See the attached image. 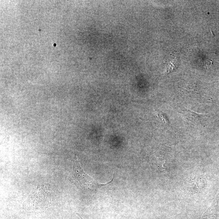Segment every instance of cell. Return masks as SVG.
Segmentation results:
<instances>
[{
    "instance_id": "obj_3",
    "label": "cell",
    "mask_w": 219,
    "mask_h": 219,
    "mask_svg": "<svg viewBox=\"0 0 219 219\" xmlns=\"http://www.w3.org/2000/svg\"><path fill=\"white\" fill-rule=\"evenodd\" d=\"M219 200V191L218 194L213 201L201 219H217V209Z\"/></svg>"
},
{
    "instance_id": "obj_4",
    "label": "cell",
    "mask_w": 219,
    "mask_h": 219,
    "mask_svg": "<svg viewBox=\"0 0 219 219\" xmlns=\"http://www.w3.org/2000/svg\"><path fill=\"white\" fill-rule=\"evenodd\" d=\"M77 219H83L82 217H81V216H80L79 214H78V213H77Z\"/></svg>"
},
{
    "instance_id": "obj_1",
    "label": "cell",
    "mask_w": 219,
    "mask_h": 219,
    "mask_svg": "<svg viewBox=\"0 0 219 219\" xmlns=\"http://www.w3.org/2000/svg\"><path fill=\"white\" fill-rule=\"evenodd\" d=\"M51 197L47 188L44 185L37 187L24 203V210L27 212H44L51 206Z\"/></svg>"
},
{
    "instance_id": "obj_2",
    "label": "cell",
    "mask_w": 219,
    "mask_h": 219,
    "mask_svg": "<svg viewBox=\"0 0 219 219\" xmlns=\"http://www.w3.org/2000/svg\"><path fill=\"white\" fill-rule=\"evenodd\" d=\"M115 173L113 179L111 181L106 184H99L93 178L91 177L84 171L81 167V164L79 162L77 157L75 153L74 165L72 171L70 174L69 180L72 182L77 188L87 192H96L97 189L101 187L109 185L113 181Z\"/></svg>"
}]
</instances>
